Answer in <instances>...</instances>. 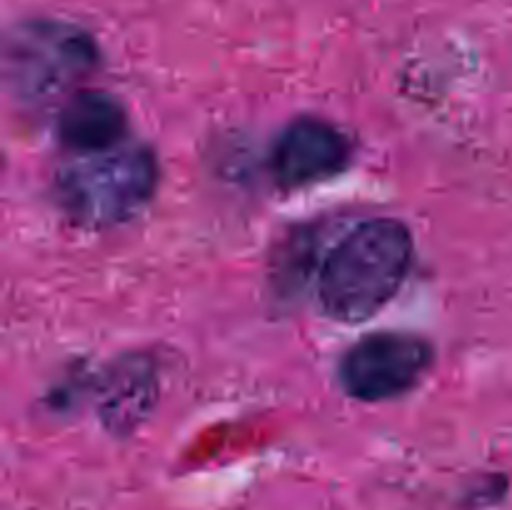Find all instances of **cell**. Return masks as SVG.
<instances>
[{"instance_id":"5b68a950","label":"cell","mask_w":512,"mask_h":510,"mask_svg":"<svg viewBox=\"0 0 512 510\" xmlns=\"http://www.w3.org/2000/svg\"><path fill=\"white\" fill-rule=\"evenodd\" d=\"M348 160V138L328 120L305 115L293 120L275 140L270 165L280 185L303 188L338 175Z\"/></svg>"},{"instance_id":"277c9868","label":"cell","mask_w":512,"mask_h":510,"mask_svg":"<svg viewBox=\"0 0 512 510\" xmlns=\"http://www.w3.org/2000/svg\"><path fill=\"white\" fill-rule=\"evenodd\" d=\"M433 363L428 340L410 333H373L358 340L340 360L345 393L365 403L405 395Z\"/></svg>"},{"instance_id":"7a4b0ae2","label":"cell","mask_w":512,"mask_h":510,"mask_svg":"<svg viewBox=\"0 0 512 510\" xmlns=\"http://www.w3.org/2000/svg\"><path fill=\"white\" fill-rule=\"evenodd\" d=\"M158 185V163L138 143L68 155L55 173L60 208L85 228H110L145 208Z\"/></svg>"},{"instance_id":"3957f363","label":"cell","mask_w":512,"mask_h":510,"mask_svg":"<svg viewBox=\"0 0 512 510\" xmlns=\"http://www.w3.org/2000/svg\"><path fill=\"white\" fill-rule=\"evenodd\" d=\"M95 45L83 30L65 23H25L8 40V70L25 95L45 98L63 90L93 65Z\"/></svg>"},{"instance_id":"8992f818","label":"cell","mask_w":512,"mask_h":510,"mask_svg":"<svg viewBox=\"0 0 512 510\" xmlns=\"http://www.w3.org/2000/svg\"><path fill=\"white\" fill-rule=\"evenodd\" d=\"M58 138L68 155L118 148L128 143V115L110 93L83 90L68 98L60 110Z\"/></svg>"},{"instance_id":"6da1fadb","label":"cell","mask_w":512,"mask_h":510,"mask_svg":"<svg viewBox=\"0 0 512 510\" xmlns=\"http://www.w3.org/2000/svg\"><path fill=\"white\" fill-rule=\"evenodd\" d=\"M410 265V230L395 218L365 220L325 258L318 283L320 308L340 323L373 318L403 288Z\"/></svg>"}]
</instances>
